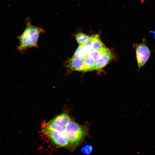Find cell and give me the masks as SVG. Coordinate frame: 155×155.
I'll list each match as a JSON object with an SVG mask.
<instances>
[{"instance_id": "obj_1", "label": "cell", "mask_w": 155, "mask_h": 155, "mask_svg": "<svg viewBox=\"0 0 155 155\" xmlns=\"http://www.w3.org/2000/svg\"><path fill=\"white\" fill-rule=\"evenodd\" d=\"M26 23V26L22 33L17 37L20 42L18 49L21 53L30 48L36 47L40 34L45 32L43 29L32 25L29 18L27 19Z\"/></svg>"}, {"instance_id": "obj_2", "label": "cell", "mask_w": 155, "mask_h": 155, "mask_svg": "<svg viewBox=\"0 0 155 155\" xmlns=\"http://www.w3.org/2000/svg\"><path fill=\"white\" fill-rule=\"evenodd\" d=\"M65 128L69 144L73 148L81 143L88 133L86 126L81 125L73 121L68 123Z\"/></svg>"}, {"instance_id": "obj_3", "label": "cell", "mask_w": 155, "mask_h": 155, "mask_svg": "<svg viewBox=\"0 0 155 155\" xmlns=\"http://www.w3.org/2000/svg\"><path fill=\"white\" fill-rule=\"evenodd\" d=\"M146 39L144 38L142 43L135 44L134 45L136 50V59L138 69L146 64L149 60L152 53L146 45Z\"/></svg>"}, {"instance_id": "obj_4", "label": "cell", "mask_w": 155, "mask_h": 155, "mask_svg": "<svg viewBox=\"0 0 155 155\" xmlns=\"http://www.w3.org/2000/svg\"><path fill=\"white\" fill-rule=\"evenodd\" d=\"M43 131L56 145L60 147H66L69 145L68 139L66 135L53 131L43 130Z\"/></svg>"}, {"instance_id": "obj_5", "label": "cell", "mask_w": 155, "mask_h": 155, "mask_svg": "<svg viewBox=\"0 0 155 155\" xmlns=\"http://www.w3.org/2000/svg\"><path fill=\"white\" fill-rule=\"evenodd\" d=\"M68 71H78L85 72L84 63L82 59L72 57L65 64Z\"/></svg>"}, {"instance_id": "obj_6", "label": "cell", "mask_w": 155, "mask_h": 155, "mask_svg": "<svg viewBox=\"0 0 155 155\" xmlns=\"http://www.w3.org/2000/svg\"><path fill=\"white\" fill-rule=\"evenodd\" d=\"M113 58L110 50L106 48L100 60L96 64V70H100L105 67Z\"/></svg>"}, {"instance_id": "obj_7", "label": "cell", "mask_w": 155, "mask_h": 155, "mask_svg": "<svg viewBox=\"0 0 155 155\" xmlns=\"http://www.w3.org/2000/svg\"><path fill=\"white\" fill-rule=\"evenodd\" d=\"M51 121L59 126L64 128L71 121V119L67 114L63 113L57 116Z\"/></svg>"}, {"instance_id": "obj_8", "label": "cell", "mask_w": 155, "mask_h": 155, "mask_svg": "<svg viewBox=\"0 0 155 155\" xmlns=\"http://www.w3.org/2000/svg\"><path fill=\"white\" fill-rule=\"evenodd\" d=\"M43 130L55 131L62 135H66L65 128L59 126L51 121L45 123V127Z\"/></svg>"}, {"instance_id": "obj_9", "label": "cell", "mask_w": 155, "mask_h": 155, "mask_svg": "<svg viewBox=\"0 0 155 155\" xmlns=\"http://www.w3.org/2000/svg\"><path fill=\"white\" fill-rule=\"evenodd\" d=\"M82 59L84 63L85 72L96 70L95 62L89 55L86 56Z\"/></svg>"}, {"instance_id": "obj_10", "label": "cell", "mask_w": 155, "mask_h": 155, "mask_svg": "<svg viewBox=\"0 0 155 155\" xmlns=\"http://www.w3.org/2000/svg\"><path fill=\"white\" fill-rule=\"evenodd\" d=\"M89 53V52L85 47L84 42L79 45L72 57L82 59L84 57L88 54Z\"/></svg>"}, {"instance_id": "obj_11", "label": "cell", "mask_w": 155, "mask_h": 155, "mask_svg": "<svg viewBox=\"0 0 155 155\" xmlns=\"http://www.w3.org/2000/svg\"><path fill=\"white\" fill-rule=\"evenodd\" d=\"M106 48L105 46L99 49L92 50L89 53L88 55L93 59L96 64L100 60Z\"/></svg>"}, {"instance_id": "obj_12", "label": "cell", "mask_w": 155, "mask_h": 155, "mask_svg": "<svg viewBox=\"0 0 155 155\" xmlns=\"http://www.w3.org/2000/svg\"><path fill=\"white\" fill-rule=\"evenodd\" d=\"M105 45L102 42L99 35L96 34L93 39L92 44V50H96L100 49Z\"/></svg>"}, {"instance_id": "obj_13", "label": "cell", "mask_w": 155, "mask_h": 155, "mask_svg": "<svg viewBox=\"0 0 155 155\" xmlns=\"http://www.w3.org/2000/svg\"><path fill=\"white\" fill-rule=\"evenodd\" d=\"M75 37L76 41L79 45L85 42L89 37L88 35L82 32L78 33Z\"/></svg>"}, {"instance_id": "obj_14", "label": "cell", "mask_w": 155, "mask_h": 155, "mask_svg": "<svg viewBox=\"0 0 155 155\" xmlns=\"http://www.w3.org/2000/svg\"><path fill=\"white\" fill-rule=\"evenodd\" d=\"M95 36L96 34L91 36L89 37L87 40L84 42L85 46L89 52L92 50L93 41Z\"/></svg>"}, {"instance_id": "obj_15", "label": "cell", "mask_w": 155, "mask_h": 155, "mask_svg": "<svg viewBox=\"0 0 155 155\" xmlns=\"http://www.w3.org/2000/svg\"><path fill=\"white\" fill-rule=\"evenodd\" d=\"M92 149L93 147L92 145L88 144L82 147L81 150L84 154L88 155L92 152Z\"/></svg>"}]
</instances>
